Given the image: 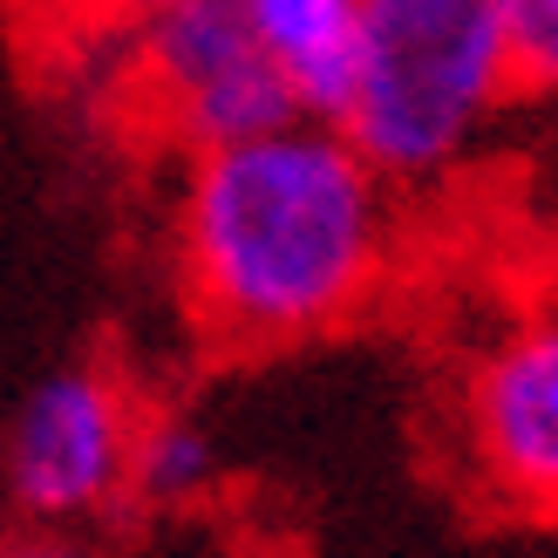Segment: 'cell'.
I'll return each instance as SVG.
<instances>
[{
    "label": "cell",
    "mask_w": 558,
    "mask_h": 558,
    "mask_svg": "<svg viewBox=\"0 0 558 558\" xmlns=\"http://www.w3.org/2000/svg\"><path fill=\"white\" fill-rule=\"evenodd\" d=\"M62 21H75V27H96V35H130L136 21H150L163 0H48Z\"/></svg>",
    "instance_id": "obj_10"
},
{
    "label": "cell",
    "mask_w": 558,
    "mask_h": 558,
    "mask_svg": "<svg viewBox=\"0 0 558 558\" xmlns=\"http://www.w3.org/2000/svg\"><path fill=\"white\" fill-rule=\"evenodd\" d=\"M226 477V457H218V429L198 409L163 402L136 415V450H130V497L150 511H191L205 505Z\"/></svg>",
    "instance_id": "obj_7"
},
{
    "label": "cell",
    "mask_w": 558,
    "mask_h": 558,
    "mask_svg": "<svg viewBox=\"0 0 558 558\" xmlns=\"http://www.w3.org/2000/svg\"><path fill=\"white\" fill-rule=\"evenodd\" d=\"M0 558H117L96 532H48V524H14L0 538Z\"/></svg>",
    "instance_id": "obj_9"
},
{
    "label": "cell",
    "mask_w": 558,
    "mask_h": 558,
    "mask_svg": "<svg viewBox=\"0 0 558 558\" xmlns=\"http://www.w3.org/2000/svg\"><path fill=\"white\" fill-rule=\"evenodd\" d=\"M361 8L368 0H239L245 27L287 69V82L314 117H333V102H341V82L361 41Z\"/></svg>",
    "instance_id": "obj_6"
},
{
    "label": "cell",
    "mask_w": 558,
    "mask_h": 558,
    "mask_svg": "<svg viewBox=\"0 0 558 558\" xmlns=\"http://www.w3.org/2000/svg\"><path fill=\"white\" fill-rule=\"evenodd\" d=\"M130 75L184 150L239 144L306 117L287 69L259 48L239 0H163L130 27Z\"/></svg>",
    "instance_id": "obj_4"
},
{
    "label": "cell",
    "mask_w": 558,
    "mask_h": 558,
    "mask_svg": "<svg viewBox=\"0 0 558 558\" xmlns=\"http://www.w3.org/2000/svg\"><path fill=\"white\" fill-rule=\"evenodd\" d=\"M136 415L144 409L102 361L48 368L0 436V490L14 518L48 532H96L117 505H130Z\"/></svg>",
    "instance_id": "obj_3"
},
{
    "label": "cell",
    "mask_w": 558,
    "mask_h": 558,
    "mask_svg": "<svg viewBox=\"0 0 558 558\" xmlns=\"http://www.w3.org/2000/svg\"><path fill=\"white\" fill-rule=\"evenodd\" d=\"M518 96H558V0H505Z\"/></svg>",
    "instance_id": "obj_8"
},
{
    "label": "cell",
    "mask_w": 558,
    "mask_h": 558,
    "mask_svg": "<svg viewBox=\"0 0 558 558\" xmlns=\"http://www.w3.org/2000/svg\"><path fill=\"white\" fill-rule=\"evenodd\" d=\"M518 96L505 0H368L333 123L396 191L457 178Z\"/></svg>",
    "instance_id": "obj_2"
},
{
    "label": "cell",
    "mask_w": 558,
    "mask_h": 558,
    "mask_svg": "<svg viewBox=\"0 0 558 558\" xmlns=\"http://www.w3.org/2000/svg\"><path fill=\"white\" fill-rule=\"evenodd\" d=\"M402 191L333 117L191 150L171 218L178 293L218 348H300L396 279Z\"/></svg>",
    "instance_id": "obj_1"
},
{
    "label": "cell",
    "mask_w": 558,
    "mask_h": 558,
    "mask_svg": "<svg viewBox=\"0 0 558 558\" xmlns=\"http://www.w3.org/2000/svg\"><path fill=\"white\" fill-rule=\"evenodd\" d=\"M463 457L490 497L558 518V314H524L463 375Z\"/></svg>",
    "instance_id": "obj_5"
}]
</instances>
